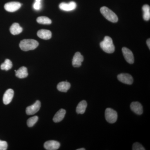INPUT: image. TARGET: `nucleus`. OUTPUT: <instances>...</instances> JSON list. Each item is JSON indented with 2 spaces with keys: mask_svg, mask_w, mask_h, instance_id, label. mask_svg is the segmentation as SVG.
<instances>
[{
  "mask_svg": "<svg viewBox=\"0 0 150 150\" xmlns=\"http://www.w3.org/2000/svg\"><path fill=\"white\" fill-rule=\"evenodd\" d=\"M38 45V42L34 39H24L21 41L19 47L22 51H27L34 50Z\"/></svg>",
  "mask_w": 150,
  "mask_h": 150,
  "instance_id": "obj_1",
  "label": "nucleus"
},
{
  "mask_svg": "<svg viewBox=\"0 0 150 150\" xmlns=\"http://www.w3.org/2000/svg\"><path fill=\"white\" fill-rule=\"evenodd\" d=\"M100 48L104 52L108 54H112L115 51V46L112 38L109 36H105L104 40L100 43Z\"/></svg>",
  "mask_w": 150,
  "mask_h": 150,
  "instance_id": "obj_2",
  "label": "nucleus"
},
{
  "mask_svg": "<svg viewBox=\"0 0 150 150\" xmlns=\"http://www.w3.org/2000/svg\"><path fill=\"white\" fill-rule=\"evenodd\" d=\"M100 11L103 16L108 21L112 23H116L118 21L117 16L112 11L105 6L101 7Z\"/></svg>",
  "mask_w": 150,
  "mask_h": 150,
  "instance_id": "obj_3",
  "label": "nucleus"
},
{
  "mask_svg": "<svg viewBox=\"0 0 150 150\" xmlns=\"http://www.w3.org/2000/svg\"><path fill=\"white\" fill-rule=\"evenodd\" d=\"M105 115L106 121L110 123H115L118 118L117 112L112 108H106Z\"/></svg>",
  "mask_w": 150,
  "mask_h": 150,
  "instance_id": "obj_4",
  "label": "nucleus"
},
{
  "mask_svg": "<svg viewBox=\"0 0 150 150\" xmlns=\"http://www.w3.org/2000/svg\"><path fill=\"white\" fill-rule=\"evenodd\" d=\"M21 6V4L18 2H11L6 3L4 5L6 11L10 12H13L18 10Z\"/></svg>",
  "mask_w": 150,
  "mask_h": 150,
  "instance_id": "obj_5",
  "label": "nucleus"
},
{
  "mask_svg": "<svg viewBox=\"0 0 150 150\" xmlns=\"http://www.w3.org/2000/svg\"><path fill=\"white\" fill-rule=\"evenodd\" d=\"M41 103L39 100H37L34 104L28 106L26 109V113L27 115H32L35 114L39 111Z\"/></svg>",
  "mask_w": 150,
  "mask_h": 150,
  "instance_id": "obj_6",
  "label": "nucleus"
},
{
  "mask_svg": "<svg viewBox=\"0 0 150 150\" xmlns=\"http://www.w3.org/2000/svg\"><path fill=\"white\" fill-rule=\"evenodd\" d=\"M118 79L123 83L131 85L133 83L134 79L131 75L128 74H121L117 76Z\"/></svg>",
  "mask_w": 150,
  "mask_h": 150,
  "instance_id": "obj_7",
  "label": "nucleus"
},
{
  "mask_svg": "<svg viewBox=\"0 0 150 150\" xmlns=\"http://www.w3.org/2000/svg\"><path fill=\"white\" fill-rule=\"evenodd\" d=\"M123 55L126 62L130 64H134V54L132 51L129 48L126 47H123L122 49Z\"/></svg>",
  "mask_w": 150,
  "mask_h": 150,
  "instance_id": "obj_8",
  "label": "nucleus"
},
{
  "mask_svg": "<svg viewBox=\"0 0 150 150\" xmlns=\"http://www.w3.org/2000/svg\"><path fill=\"white\" fill-rule=\"evenodd\" d=\"M76 4L74 1L70 2L69 3H62L59 6L60 9L66 11L74 10L76 8Z\"/></svg>",
  "mask_w": 150,
  "mask_h": 150,
  "instance_id": "obj_9",
  "label": "nucleus"
},
{
  "mask_svg": "<svg viewBox=\"0 0 150 150\" xmlns=\"http://www.w3.org/2000/svg\"><path fill=\"white\" fill-rule=\"evenodd\" d=\"M84 58L83 56L80 52H77L75 54L73 57L72 65L74 67H79L81 66L82 62H83Z\"/></svg>",
  "mask_w": 150,
  "mask_h": 150,
  "instance_id": "obj_10",
  "label": "nucleus"
},
{
  "mask_svg": "<svg viewBox=\"0 0 150 150\" xmlns=\"http://www.w3.org/2000/svg\"><path fill=\"white\" fill-rule=\"evenodd\" d=\"M60 146V144L56 141H48L45 142L44 144L45 149L48 150H56L58 149Z\"/></svg>",
  "mask_w": 150,
  "mask_h": 150,
  "instance_id": "obj_11",
  "label": "nucleus"
},
{
  "mask_svg": "<svg viewBox=\"0 0 150 150\" xmlns=\"http://www.w3.org/2000/svg\"><path fill=\"white\" fill-rule=\"evenodd\" d=\"M14 96V91L12 89H8L3 96V102L5 105L9 104L13 98Z\"/></svg>",
  "mask_w": 150,
  "mask_h": 150,
  "instance_id": "obj_12",
  "label": "nucleus"
},
{
  "mask_svg": "<svg viewBox=\"0 0 150 150\" xmlns=\"http://www.w3.org/2000/svg\"><path fill=\"white\" fill-rule=\"evenodd\" d=\"M131 110L137 115H140L143 113V106L139 102H133L130 105Z\"/></svg>",
  "mask_w": 150,
  "mask_h": 150,
  "instance_id": "obj_13",
  "label": "nucleus"
},
{
  "mask_svg": "<svg viewBox=\"0 0 150 150\" xmlns=\"http://www.w3.org/2000/svg\"><path fill=\"white\" fill-rule=\"evenodd\" d=\"M37 35L41 39L48 40L52 37V33L48 30L41 29L38 31Z\"/></svg>",
  "mask_w": 150,
  "mask_h": 150,
  "instance_id": "obj_14",
  "label": "nucleus"
},
{
  "mask_svg": "<svg viewBox=\"0 0 150 150\" xmlns=\"http://www.w3.org/2000/svg\"><path fill=\"white\" fill-rule=\"evenodd\" d=\"M66 113V111L65 109L63 108L60 109L54 115L53 118V121L55 123L61 122L64 118Z\"/></svg>",
  "mask_w": 150,
  "mask_h": 150,
  "instance_id": "obj_15",
  "label": "nucleus"
},
{
  "mask_svg": "<svg viewBox=\"0 0 150 150\" xmlns=\"http://www.w3.org/2000/svg\"><path fill=\"white\" fill-rule=\"evenodd\" d=\"M16 76L19 79H24L26 78L28 76V73L27 68L24 67H21L17 71H15Z\"/></svg>",
  "mask_w": 150,
  "mask_h": 150,
  "instance_id": "obj_16",
  "label": "nucleus"
},
{
  "mask_svg": "<svg viewBox=\"0 0 150 150\" xmlns=\"http://www.w3.org/2000/svg\"><path fill=\"white\" fill-rule=\"evenodd\" d=\"M10 31L11 33L13 35H18L22 32L23 28L20 26L18 23H15L11 26Z\"/></svg>",
  "mask_w": 150,
  "mask_h": 150,
  "instance_id": "obj_17",
  "label": "nucleus"
},
{
  "mask_svg": "<svg viewBox=\"0 0 150 150\" xmlns=\"http://www.w3.org/2000/svg\"><path fill=\"white\" fill-rule=\"evenodd\" d=\"M70 87L71 84L67 81L59 83L57 86L58 90L62 92H67L69 89Z\"/></svg>",
  "mask_w": 150,
  "mask_h": 150,
  "instance_id": "obj_18",
  "label": "nucleus"
},
{
  "mask_svg": "<svg viewBox=\"0 0 150 150\" xmlns=\"http://www.w3.org/2000/svg\"><path fill=\"white\" fill-rule=\"evenodd\" d=\"M87 106V103L86 100L81 101L78 104L76 109V111L78 114H83L85 112L86 108Z\"/></svg>",
  "mask_w": 150,
  "mask_h": 150,
  "instance_id": "obj_19",
  "label": "nucleus"
},
{
  "mask_svg": "<svg viewBox=\"0 0 150 150\" xmlns=\"http://www.w3.org/2000/svg\"><path fill=\"white\" fill-rule=\"evenodd\" d=\"M143 11V18L146 21H148L150 19V7L148 5L146 4L142 7Z\"/></svg>",
  "mask_w": 150,
  "mask_h": 150,
  "instance_id": "obj_20",
  "label": "nucleus"
},
{
  "mask_svg": "<svg viewBox=\"0 0 150 150\" xmlns=\"http://www.w3.org/2000/svg\"><path fill=\"white\" fill-rule=\"evenodd\" d=\"M13 67V64L9 59H6L4 62L1 65V69L2 70L8 71L11 69Z\"/></svg>",
  "mask_w": 150,
  "mask_h": 150,
  "instance_id": "obj_21",
  "label": "nucleus"
},
{
  "mask_svg": "<svg viewBox=\"0 0 150 150\" xmlns=\"http://www.w3.org/2000/svg\"><path fill=\"white\" fill-rule=\"evenodd\" d=\"M36 21L38 23L42 24H50L52 23V21L50 18L45 16H40L38 18Z\"/></svg>",
  "mask_w": 150,
  "mask_h": 150,
  "instance_id": "obj_22",
  "label": "nucleus"
},
{
  "mask_svg": "<svg viewBox=\"0 0 150 150\" xmlns=\"http://www.w3.org/2000/svg\"><path fill=\"white\" fill-rule=\"evenodd\" d=\"M38 118L37 116H34L29 118L27 120V124L29 127H32L38 121Z\"/></svg>",
  "mask_w": 150,
  "mask_h": 150,
  "instance_id": "obj_23",
  "label": "nucleus"
},
{
  "mask_svg": "<svg viewBox=\"0 0 150 150\" xmlns=\"http://www.w3.org/2000/svg\"><path fill=\"white\" fill-rule=\"evenodd\" d=\"M133 150H145V149L144 147L142 146V144L139 143L137 142V143H134L133 145Z\"/></svg>",
  "mask_w": 150,
  "mask_h": 150,
  "instance_id": "obj_24",
  "label": "nucleus"
},
{
  "mask_svg": "<svg viewBox=\"0 0 150 150\" xmlns=\"http://www.w3.org/2000/svg\"><path fill=\"white\" fill-rule=\"evenodd\" d=\"M7 148V143L6 141L0 140V150H6Z\"/></svg>",
  "mask_w": 150,
  "mask_h": 150,
  "instance_id": "obj_25",
  "label": "nucleus"
},
{
  "mask_svg": "<svg viewBox=\"0 0 150 150\" xmlns=\"http://www.w3.org/2000/svg\"><path fill=\"white\" fill-rule=\"evenodd\" d=\"M33 8L35 10H39L41 8V4L40 2L35 1L33 5Z\"/></svg>",
  "mask_w": 150,
  "mask_h": 150,
  "instance_id": "obj_26",
  "label": "nucleus"
},
{
  "mask_svg": "<svg viewBox=\"0 0 150 150\" xmlns=\"http://www.w3.org/2000/svg\"><path fill=\"white\" fill-rule=\"evenodd\" d=\"M147 44L148 46L149 47V49H150V38L148 39L146 41Z\"/></svg>",
  "mask_w": 150,
  "mask_h": 150,
  "instance_id": "obj_27",
  "label": "nucleus"
},
{
  "mask_svg": "<svg viewBox=\"0 0 150 150\" xmlns=\"http://www.w3.org/2000/svg\"><path fill=\"white\" fill-rule=\"evenodd\" d=\"M86 149L84 148H81V149H77V150H85Z\"/></svg>",
  "mask_w": 150,
  "mask_h": 150,
  "instance_id": "obj_28",
  "label": "nucleus"
},
{
  "mask_svg": "<svg viewBox=\"0 0 150 150\" xmlns=\"http://www.w3.org/2000/svg\"><path fill=\"white\" fill-rule=\"evenodd\" d=\"M41 0H35V1L36 2H41Z\"/></svg>",
  "mask_w": 150,
  "mask_h": 150,
  "instance_id": "obj_29",
  "label": "nucleus"
}]
</instances>
